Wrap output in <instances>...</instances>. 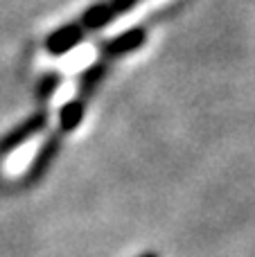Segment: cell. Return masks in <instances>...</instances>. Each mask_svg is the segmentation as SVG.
Instances as JSON below:
<instances>
[{"mask_svg": "<svg viewBox=\"0 0 255 257\" xmlns=\"http://www.w3.org/2000/svg\"><path fill=\"white\" fill-rule=\"evenodd\" d=\"M45 126H48V113L45 111L34 113V115L27 117L25 122H21L16 128H12V131L0 140V158H5L7 154H12L16 147L25 145L30 138H34L36 133H41Z\"/></svg>", "mask_w": 255, "mask_h": 257, "instance_id": "obj_2", "label": "cell"}, {"mask_svg": "<svg viewBox=\"0 0 255 257\" xmlns=\"http://www.w3.org/2000/svg\"><path fill=\"white\" fill-rule=\"evenodd\" d=\"M59 86V75H45L43 79H41V84H39V88H36V97L43 102V99H48L50 95H52V90Z\"/></svg>", "mask_w": 255, "mask_h": 257, "instance_id": "obj_7", "label": "cell"}, {"mask_svg": "<svg viewBox=\"0 0 255 257\" xmlns=\"http://www.w3.org/2000/svg\"><path fill=\"white\" fill-rule=\"evenodd\" d=\"M145 257H158V255H145Z\"/></svg>", "mask_w": 255, "mask_h": 257, "instance_id": "obj_8", "label": "cell"}, {"mask_svg": "<svg viewBox=\"0 0 255 257\" xmlns=\"http://www.w3.org/2000/svg\"><path fill=\"white\" fill-rule=\"evenodd\" d=\"M145 39H147V30L145 27L122 32L120 36L108 39L102 43V59H113V57H120V54L134 52V50H138L145 43Z\"/></svg>", "mask_w": 255, "mask_h": 257, "instance_id": "obj_3", "label": "cell"}, {"mask_svg": "<svg viewBox=\"0 0 255 257\" xmlns=\"http://www.w3.org/2000/svg\"><path fill=\"white\" fill-rule=\"evenodd\" d=\"M138 3H143V0H99V3H95L90 9H86L77 21L54 30L52 34L45 39V50H48L50 54L70 52L86 34L104 27L106 23H111L113 18H120L122 14L134 9Z\"/></svg>", "mask_w": 255, "mask_h": 257, "instance_id": "obj_1", "label": "cell"}, {"mask_svg": "<svg viewBox=\"0 0 255 257\" xmlns=\"http://www.w3.org/2000/svg\"><path fill=\"white\" fill-rule=\"evenodd\" d=\"M108 68V59H99L95 66H90L88 70L81 75L79 79V90H77V99H81L84 104H88L90 95L95 93V88H97V84L102 81L104 72H106Z\"/></svg>", "mask_w": 255, "mask_h": 257, "instance_id": "obj_5", "label": "cell"}, {"mask_svg": "<svg viewBox=\"0 0 255 257\" xmlns=\"http://www.w3.org/2000/svg\"><path fill=\"white\" fill-rule=\"evenodd\" d=\"M84 111H86V104L81 102V99H72V102H68L66 106L61 108V113H59V131L68 133L72 131V128L79 126V122L84 120Z\"/></svg>", "mask_w": 255, "mask_h": 257, "instance_id": "obj_6", "label": "cell"}, {"mask_svg": "<svg viewBox=\"0 0 255 257\" xmlns=\"http://www.w3.org/2000/svg\"><path fill=\"white\" fill-rule=\"evenodd\" d=\"M61 138H63V131H57L45 140V145L41 147V151L36 154V158L32 160V165H30V172H27V176H25L27 183L39 181V178L45 174V169L50 167V163L57 158L59 147H61Z\"/></svg>", "mask_w": 255, "mask_h": 257, "instance_id": "obj_4", "label": "cell"}]
</instances>
